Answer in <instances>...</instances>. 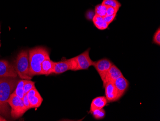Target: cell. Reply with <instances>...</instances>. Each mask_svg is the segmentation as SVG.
Wrapping results in <instances>:
<instances>
[{"mask_svg":"<svg viewBox=\"0 0 160 121\" xmlns=\"http://www.w3.org/2000/svg\"><path fill=\"white\" fill-rule=\"evenodd\" d=\"M113 64L110 60L107 58H103L97 61H94L93 66L98 73L102 80H103L106 74Z\"/></svg>","mask_w":160,"mask_h":121,"instance_id":"ba28073f","label":"cell"},{"mask_svg":"<svg viewBox=\"0 0 160 121\" xmlns=\"http://www.w3.org/2000/svg\"><path fill=\"white\" fill-rule=\"evenodd\" d=\"M14 66L6 60H0V78H17Z\"/></svg>","mask_w":160,"mask_h":121,"instance_id":"52a82bcc","label":"cell"},{"mask_svg":"<svg viewBox=\"0 0 160 121\" xmlns=\"http://www.w3.org/2000/svg\"><path fill=\"white\" fill-rule=\"evenodd\" d=\"M91 113L93 117L97 120L103 119L106 115V112L103 108L94 110Z\"/></svg>","mask_w":160,"mask_h":121,"instance_id":"d6986e66","label":"cell"},{"mask_svg":"<svg viewBox=\"0 0 160 121\" xmlns=\"http://www.w3.org/2000/svg\"><path fill=\"white\" fill-rule=\"evenodd\" d=\"M8 103L11 107V114L13 119H18L23 116L28 110L24 105L23 99L13 93L11 94Z\"/></svg>","mask_w":160,"mask_h":121,"instance_id":"277c9868","label":"cell"},{"mask_svg":"<svg viewBox=\"0 0 160 121\" xmlns=\"http://www.w3.org/2000/svg\"><path fill=\"white\" fill-rule=\"evenodd\" d=\"M30 108L39 107L43 102V98L36 87L30 90L27 94Z\"/></svg>","mask_w":160,"mask_h":121,"instance_id":"9c48e42d","label":"cell"},{"mask_svg":"<svg viewBox=\"0 0 160 121\" xmlns=\"http://www.w3.org/2000/svg\"><path fill=\"white\" fill-rule=\"evenodd\" d=\"M94 15H95V12L91 10L87 11L86 13V19L89 20H92Z\"/></svg>","mask_w":160,"mask_h":121,"instance_id":"cb8c5ba5","label":"cell"},{"mask_svg":"<svg viewBox=\"0 0 160 121\" xmlns=\"http://www.w3.org/2000/svg\"><path fill=\"white\" fill-rule=\"evenodd\" d=\"M55 62L50 59V57L46 58L41 63V75H48L52 74Z\"/></svg>","mask_w":160,"mask_h":121,"instance_id":"4fadbf2b","label":"cell"},{"mask_svg":"<svg viewBox=\"0 0 160 121\" xmlns=\"http://www.w3.org/2000/svg\"><path fill=\"white\" fill-rule=\"evenodd\" d=\"M23 102H24V105L26 106V108H27L28 110H29L30 108V103H29V102L28 98V95L27 94H25L24 95V97L23 98Z\"/></svg>","mask_w":160,"mask_h":121,"instance_id":"d4e9b609","label":"cell"},{"mask_svg":"<svg viewBox=\"0 0 160 121\" xmlns=\"http://www.w3.org/2000/svg\"><path fill=\"white\" fill-rule=\"evenodd\" d=\"M118 93L119 99L124 94L129 86V83L124 77H120L113 82Z\"/></svg>","mask_w":160,"mask_h":121,"instance_id":"7c38bea8","label":"cell"},{"mask_svg":"<svg viewBox=\"0 0 160 121\" xmlns=\"http://www.w3.org/2000/svg\"><path fill=\"white\" fill-rule=\"evenodd\" d=\"M107 6L104 4H99L95 8V14L101 17H104L107 15Z\"/></svg>","mask_w":160,"mask_h":121,"instance_id":"e0dca14e","label":"cell"},{"mask_svg":"<svg viewBox=\"0 0 160 121\" xmlns=\"http://www.w3.org/2000/svg\"><path fill=\"white\" fill-rule=\"evenodd\" d=\"M119 10L116 9L111 6H107V15L108 16H112V15L117 14Z\"/></svg>","mask_w":160,"mask_h":121,"instance_id":"603a6c76","label":"cell"},{"mask_svg":"<svg viewBox=\"0 0 160 121\" xmlns=\"http://www.w3.org/2000/svg\"><path fill=\"white\" fill-rule=\"evenodd\" d=\"M108 102V100L105 96H98L94 98L91 104L90 112L91 113L94 110L104 108Z\"/></svg>","mask_w":160,"mask_h":121,"instance_id":"5bb4252c","label":"cell"},{"mask_svg":"<svg viewBox=\"0 0 160 121\" xmlns=\"http://www.w3.org/2000/svg\"><path fill=\"white\" fill-rule=\"evenodd\" d=\"M92 22L98 29L100 30H104L107 29L108 25L105 22L103 19V17H101L98 15H94L92 19Z\"/></svg>","mask_w":160,"mask_h":121,"instance_id":"9a60e30c","label":"cell"},{"mask_svg":"<svg viewBox=\"0 0 160 121\" xmlns=\"http://www.w3.org/2000/svg\"><path fill=\"white\" fill-rule=\"evenodd\" d=\"M7 121V120H6V119H5V118H3V117H2V116H1V115H0V121Z\"/></svg>","mask_w":160,"mask_h":121,"instance_id":"484cf974","label":"cell"},{"mask_svg":"<svg viewBox=\"0 0 160 121\" xmlns=\"http://www.w3.org/2000/svg\"><path fill=\"white\" fill-rule=\"evenodd\" d=\"M116 15H117V14L112 15V16H108V15H106V16L103 17V19H104V21H105L106 23H107L108 25H109L110 23H112L113 21L114 20L115 18H116Z\"/></svg>","mask_w":160,"mask_h":121,"instance_id":"7402d4cb","label":"cell"},{"mask_svg":"<svg viewBox=\"0 0 160 121\" xmlns=\"http://www.w3.org/2000/svg\"><path fill=\"white\" fill-rule=\"evenodd\" d=\"M105 88V97L108 102H113L119 99L118 93L113 82H109L104 86Z\"/></svg>","mask_w":160,"mask_h":121,"instance_id":"8fae6325","label":"cell"},{"mask_svg":"<svg viewBox=\"0 0 160 121\" xmlns=\"http://www.w3.org/2000/svg\"><path fill=\"white\" fill-rule=\"evenodd\" d=\"M101 4L106 6H111L116 9L119 10L121 4L118 0H103Z\"/></svg>","mask_w":160,"mask_h":121,"instance_id":"ac0fdd59","label":"cell"},{"mask_svg":"<svg viewBox=\"0 0 160 121\" xmlns=\"http://www.w3.org/2000/svg\"><path fill=\"white\" fill-rule=\"evenodd\" d=\"M18 81L16 78H0V114L2 116L8 117V101Z\"/></svg>","mask_w":160,"mask_h":121,"instance_id":"6da1fadb","label":"cell"},{"mask_svg":"<svg viewBox=\"0 0 160 121\" xmlns=\"http://www.w3.org/2000/svg\"><path fill=\"white\" fill-rule=\"evenodd\" d=\"M89 50L90 49H87L85 52L74 57L77 63L76 70L87 69L90 67L92 66H93L94 61L91 59L89 56Z\"/></svg>","mask_w":160,"mask_h":121,"instance_id":"8992f818","label":"cell"},{"mask_svg":"<svg viewBox=\"0 0 160 121\" xmlns=\"http://www.w3.org/2000/svg\"><path fill=\"white\" fill-rule=\"evenodd\" d=\"M0 34H1V31H0ZM0 42H1V41H0Z\"/></svg>","mask_w":160,"mask_h":121,"instance_id":"4316f807","label":"cell"},{"mask_svg":"<svg viewBox=\"0 0 160 121\" xmlns=\"http://www.w3.org/2000/svg\"><path fill=\"white\" fill-rule=\"evenodd\" d=\"M14 68L20 78L24 80H31L32 77L29 74L28 52L27 50L21 51L16 58Z\"/></svg>","mask_w":160,"mask_h":121,"instance_id":"3957f363","label":"cell"},{"mask_svg":"<svg viewBox=\"0 0 160 121\" xmlns=\"http://www.w3.org/2000/svg\"><path fill=\"white\" fill-rule=\"evenodd\" d=\"M35 83L34 82L29 81V80H26L24 86V91L25 94H28L29 91L35 87Z\"/></svg>","mask_w":160,"mask_h":121,"instance_id":"ffe728a7","label":"cell"},{"mask_svg":"<svg viewBox=\"0 0 160 121\" xmlns=\"http://www.w3.org/2000/svg\"><path fill=\"white\" fill-rule=\"evenodd\" d=\"M122 76H123V74L120 69L115 65H112L102 80L103 86L104 87L108 83L114 82L116 79Z\"/></svg>","mask_w":160,"mask_h":121,"instance_id":"30bf717a","label":"cell"},{"mask_svg":"<svg viewBox=\"0 0 160 121\" xmlns=\"http://www.w3.org/2000/svg\"><path fill=\"white\" fill-rule=\"evenodd\" d=\"M48 57L49 51L44 47H37L29 50V75L30 76L41 75V63Z\"/></svg>","mask_w":160,"mask_h":121,"instance_id":"7a4b0ae2","label":"cell"},{"mask_svg":"<svg viewBox=\"0 0 160 121\" xmlns=\"http://www.w3.org/2000/svg\"><path fill=\"white\" fill-rule=\"evenodd\" d=\"M76 68L77 63L74 58H73L60 62H55L52 74H59L69 70L76 71Z\"/></svg>","mask_w":160,"mask_h":121,"instance_id":"5b68a950","label":"cell"},{"mask_svg":"<svg viewBox=\"0 0 160 121\" xmlns=\"http://www.w3.org/2000/svg\"><path fill=\"white\" fill-rule=\"evenodd\" d=\"M26 80L23 79V80H19L17 86L15 88V90L13 92L14 94L18 96L19 97H20L22 99H23L25 95V93L24 91V84L26 82Z\"/></svg>","mask_w":160,"mask_h":121,"instance_id":"2e32d148","label":"cell"},{"mask_svg":"<svg viewBox=\"0 0 160 121\" xmlns=\"http://www.w3.org/2000/svg\"><path fill=\"white\" fill-rule=\"evenodd\" d=\"M153 42L154 44L160 46V29L158 28L153 36Z\"/></svg>","mask_w":160,"mask_h":121,"instance_id":"44dd1931","label":"cell"}]
</instances>
